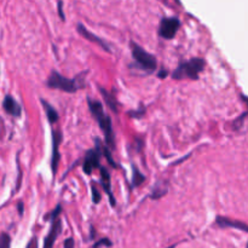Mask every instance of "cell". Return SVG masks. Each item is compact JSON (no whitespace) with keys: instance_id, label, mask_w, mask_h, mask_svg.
<instances>
[{"instance_id":"1","label":"cell","mask_w":248,"mask_h":248,"mask_svg":"<svg viewBox=\"0 0 248 248\" xmlns=\"http://www.w3.org/2000/svg\"><path fill=\"white\" fill-rule=\"evenodd\" d=\"M87 104H89L90 111H91L93 118L97 120L99 128L103 132L104 138H106V145L114 149L115 148V133H114L113 123H111L110 116L104 111L103 104L99 101H97V99H92L89 97L87 98Z\"/></svg>"},{"instance_id":"2","label":"cell","mask_w":248,"mask_h":248,"mask_svg":"<svg viewBox=\"0 0 248 248\" xmlns=\"http://www.w3.org/2000/svg\"><path fill=\"white\" fill-rule=\"evenodd\" d=\"M205 65L206 61L200 57H195L191 58V60L189 61H184V62L179 63V65L176 68V70L172 73V78L176 80H198L200 73L203 72V69H205Z\"/></svg>"},{"instance_id":"3","label":"cell","mask_w":248,"mask_h":248,"mask_svg":"<svg viewBox=\"0 0 248 248\" xmlns=\"http://www.w3.org/2000/svg\"><path fill=\"white\" fill-rule=\"evenodd\" d=\"M131 52H132V57L135 60V67L140 68V69L145 70L148 73H153L157 67L156 58L149 52L144 50L142 46L138 45L135 41H131Z\"/></svg>"},{"instance_id":"4","label":"cell","mask_w":248,"mask_h":248,"mask_svg":"<svg viewBox=\"0 0 248 248\" xmlns=\"http://www.w3.org/2000/svg\"><path fill=\"white\" fill-rule=\"evenodd\" d=\"M46 85L50 89H56L61 90L63 92H67V93H75L80 87V85L78 84V79H69V78H65L63 75H61L57 70H52L50 74V77L47 78V81Z\"/></svg>"},{"instance_id":"5","label":"cell","mask_w":248,"mask_h":248,"mask_svg":"<svg viewBox=\"0 0 248 248\" xmlns=\"http://www.w3.org/2000/svg\"><path fill=\"white\" fill-rule=\"evenodd\" d=\"M96 143V147L93 149L87 150L86 154H85L84 162H82V171L86 174H91L93 172L94 169H98L99 167V160H101L102 155V142L101 140L96 138L94 140Z\"/></svg>"},{"instance_id":"6","label":"cell","mask_w":248,"mask_h":248,"mask_svg":"<svg viewBox=\"0 0 248 248\" xmlns=\"http://www.w3.org/2000/svg\"><path fill=\"white\" fill-rule=\"evenodd\" d=\"M181 27V21L177 17H165L160 21L159 35L166 40H171L176 36Z\"/></svg>"},{"instance_id":"7","label":"cell","mask_w":248,"mask_h":248,"mask_svg":"<svg viewBox=\"0 0 248 248\" xmlns=\"http://www.w3.org/2000/svg\"><path fill=\"white\" fill-rule=\"evenodd\" d=\"M62 143V132L60 128L57 130H52V153H51V171H52V176L56 177L58 171V165H60L61 154H60V145Z\"/></svg>"},{"instance_id":"8","label":"cell","mask_w":248,"mask_h":248,"mask_svg":"<svg viewBox=\"0 0 248 248\" xmlns=\"http://www.w3.org/2000/svg\"><path fill=\"white\" fill-rule=\"evenodd\" d=\"M62 232V220L60 217H56L51 219L50 230H48L47 235H46L45 240H44V247L43 248H53L56 240L60 236Z\"/></svg>"},{"instance_id":"9","label":"cell","mask_w":248,"mask_h":248,"mask_svg":"<svg viewBox=\"0 0 248 248\" xmlns=\"http://www.w3.org/2000/svg\"><path fill=\"white\" fill-rule=\"evenodd\" d=\"M2 109L5 110V113L9 114V115L14 116V118L19 119L22 115V107L11 94H6L2 101Z\"/></svg>"},{"instance_id":"10","label":"cell","mask_w":248,"mask_h":248,"mask_svg":"<svg viewBox=\"0 0 248 248\" xmlns=\"http://www.w3.org/2000/svg\"><path fill=\"white\" fill-rule=\"evenodd\" d=\"M77 31H78V33H79L80 35L82 36V38H85V39H86V40L91 41V43L97 44V45L101 46V47L103 48V50H106L107 52H110V48H109L108 44H107L106 41L103 40V39L98 38V36L94 35L93 33H91V31H90L89 29H87L86 27H85L82 23H78Z\"/></svg>"},{"instance_id":"11","label":"cell","mask_w":248,"mask_h":248,"mask_svg":"<svg viewBox=\"0 0 248 248\" xmlns=\"http://www.w3.org/2000/svg\"><path fill=\"white\" fill-rule=\"evenodd\" d=\"M216 225H218L219 228H232V229H239L242 230V232H248V225L246 223L232 219V218L228 217H223V216H218L216 218Z\"/></svg>"},{"instance_id":"12","label":"cell","mask_w":248,"mask_h":248,"mask_svg":"<svg viewBox=\"0 0 248 248\" xmlns=\"http://www.w3.org/2000/svg\"><path fill=\"white\" fill-rule=\"evenodd\" d=\"M99 172H101V183L103 189L106 190L107 195L109 196V201H110L111 206L115 207L116 201L113 196V191H111V184H110V174L106 167H99Z\"/></svg>"},{"instance_id":"13","label":"cell","mask_w":248,"mask_h":248,"mask_svg":"<svg viewBox=\"0 0 248 248\" xmlns=\"http://www.w3.org/2000/svg\"><path fill=\"white\" fill-rule=\"evenodd\" d=\"M40 102H41V104H43L44 110H45L47 121L50 123V125H55V124L58 121V118H60V116H58V111L56 110V109L53 108V107L51 106L47 101H45L44 98H40Z\"/></svg>"},{"instance_id":"14","label":"cell","mask_w":248,"mask_h":248,"mask_svg":"<svg viewBox=\"0 0 248 248\" xmlns=\"http://www.w3.org/2000/svg\"><path fill=\"white\" fill-rule=\"evenodd\" d=\"M99 92H101V94L103 96L107 106H108L109 108L114 111V113H118L119 108H118V102H116L115 96H114L113 93H110V92L107 91V90H104L103 87H99Z\"/></svg>"},{"instance_id":"15","label":"cell","mask_w":248,"mask_h":248,"mask_svg":"<svg viewBox=\"0 0 248 248\" xmlns=\"http://www.w3.org/2000/svg\"><path fill=\"white\" fill-rule=\"evenodd\" d=\"M133 176H132V186H140L143 182L145 181V177L138 171V169L136 166H132Z\"/></svg>"},{"instance_id":"16","label":"cell","mask_w":248,"mask_h":248,"mask_svg":"<svg viewBox=\"0 0 248 248\" xmlns=\"http://www.w3.org/2000/svg\"><path fill=\"white\" fill-rule=\"evenodd\" d=\"M91 193H92V201H93L94 205L101 202V193H99L98 186H97L96 182H91Z\"/></svg>"},{"instance_id":"17","label":"cell","mask_w":248,"mask_h":248,"mask_svg":"<svg viewBox=\"0 0 248 248\" xmlns=\"http://www.w3.org/2000/svg\"><path fill=\"white\" fill-rule=\"evenodd\" d=\"M0 248H11V236L6 232L0 234Z\"/></svg>"},{"instance_id":"18","label":"cell","mask_w":248,"mask_h":248,"mask_svg":"<svg viewBox=\"0 0 248 248\" xmlns=\"http://www.w3.org/2000/svg\"><path fill=\"white\" fill-rule=\"evenodd\" d=\"M102 154H103L104 156L107 157V161H108L109 164L111 165V166H113V167H119L118 164H116V162L113 160V157H111V154H110V152H109L108 147H107V145H104V144L102 145Z\"/></svg>"},{"instance_id":"19","label":"cell","mask_w":248,"mask_h":248,"mask_svg":"<svg viewBox=\"0 0 248 248\" xmlns=\"http://www.w3.org/2000/svg\"><path fill=\"white\" fill-rule=\"evenodd\" d=\"M101 246L111 247L113 246V244H111V241L109 239H101L98 242H96V244L93 245V248H99Z\"/></svg>"},{"instance_id":"20","label":"cell","mask_w":248,"mask_h":248,"mask_svg":"<svg viewBox=\"0 0 248 248\" xmlns=\"http://www.w3.org/2000/svg\"><path fill=\"white\" fill-rule=\"evenodd\" d=\"M74 247H75V242L72 237H69V239L65 240L64 244H63V248H74Z\"/></svg>"},{"instance_id":"21","label":"cell","mask_w":248,"mask_h":248,"mask_svg":"<svg viewBox=\"0 0 248 248\" xmlns=\"http://www.w3.org/2000/svg\"><path fill=\"white\" fill-rule=\"evenodd\" d=\"M26 248H38V239H36L35 236L31 237V241L28 242V245H27Z\"/></svg>"},{"instance_id":"22","label":"cell","mask_w":248,"mask_h":248,"mask_svg":"<svg viewBox=\"0 0 248 248\" xmlns=\"http://www.w3.org/2000/svg\"><path fill=\"white\" fill-rule=\"evenodd\" d=\"M57 6H58V15H60L61 19H62V21H64V19H65V16H64V14H63V9H62L63 2H62V1H58Z\"/></svg>"},{"instance_id":"23","label":"cell","mask_w":248,"mask_h":248,"mask_svg":"<svg viewBox=\"0 0 248 248\" xmlns=\"http://www.w3.org/2000/svg\"><path fill=\"white\" fill-rule=\"evenodd\" d=\"M17 210H18V213H19V216H21V217H22V215H23V211H24V206H23V202H21V201H19V202L17 203Z\"/></svg>"},{"instance_id":"24","label":"cell","mask_w":248,"mask_h":248,"mask_svg":"<svg viewBox=\"0 0 248 248\" xmlns=\"http://www.w3.org/2000/svg\"><path fill=\"white\" fill-rule=\"evenodd\" d=\"M167 74H169V73H167V70L161 69L159 73H157V77H159L160 79H165V78L167 77Z\"/></svg>"}]
</instances>
